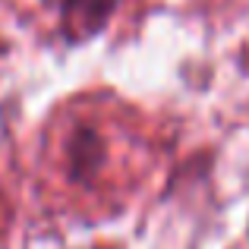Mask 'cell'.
Instances as JSON below:
<instances>
[{
    "mask_svg": "<svg viewBox=\"0 0 249 249\" xmlns=\"http://www.w3.org/2000/svg\"><path fill=\"white\" fill-rule=\"evenodd\" d=\"M120 0H63L60 6V32L70 44H82L107 29L110 16Z\"/></svg>",
    "mask_w": 249,
    "mask_h": 249,
    "instance_id": "6da1fadb",
    "label": "cell"
},
{
    "mask_svg": "<svg viewBox=\"0 0 249 249\" xmlns=\"http://www.w3.org/2000/svg\"><path fill=\"white\" fill-rule=\"evenodd\" d=\"M101 164V139L89 126H79L70 139V177L89 180Z\"/></svg>",
    "mask_w": 249,
    "mask_h": 249,
    "instance_id": "7a4b0ae2",
    "label": "cell"
}]
</instances>
